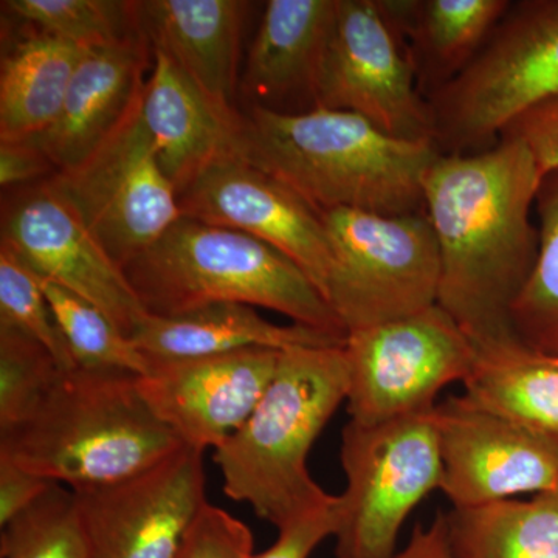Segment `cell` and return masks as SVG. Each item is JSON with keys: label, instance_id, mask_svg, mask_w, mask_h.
I'll return each mask as SVG.
<instances>
[{"label": "cell", "instance_id": "1", "mask_svg": "<svg viewBox=\"0 0 558 558\" xmlns=\"http://www.w3.org/2000/svg\"><path fill=\"white\" fill-rule=\"evenodd\" d=\"M542 172L519 138L442 154L424 179V209L438 241L442 307L488 352L521 343L512 306L534 269L538 227L531 220Z\"/></svg>", "mask_w": 558, "mask_h": 558}, {"label": "cell", "instance_id": "2", "mask_svg": "<svg viewBox=\"0 0 558 558\" xmlns=\"http://www.w3.org/2000/svg\"><path fill=\"white\" fill-rule=\"evenodd\" d=\"M238 154L319 215L339 208L409 215L424 209V179L440 150L433 142L391 137L344 110L248 106Z\"/></svg>", "mask_w": 558, "mask_h": 558}, {"label": "cell", "instance_id": "3", "mask_svg": "<svg viewBox=\"0 0 558 558\" xmlns=\"http://www.w3.org/2000/svg\"><path fill=\"white\" fill-rule=\"evenodd\" d=\"M182 447L137 376L112 371H62L33 416L0 432V458L73 492L134 478Z\"/></svg>", "mask_w": 558, "mask_h": 558}, {"label": "cell", "instance_id": "4", "mask_svg": "<svg viewBox=\"0 0 558 558\" xmlns=\"http://www.w3.org/2000/svg\"><path fill=\"white\" fill-rule=\"evenodd\" d=\"M344 347V344H343ZM343 347L293 348L242 427L213 451L223 492L277 527L332 505L307 469L312 446L341 403L349 369Z\"/></svg>", "mask_w": 558, "mask_h": 558}, {"label": "cell", "instance_id": "5", "mask_svg": "<svg viewBox=\"0 0 558 558\" xmlns=\"http://www.w3.org/2000/svg\"><path fill=\"white\" fill-rule=\"evenodd\" d=\"M123 270L143 307L156 317L238 303L348 336L317 286L292 259L242 231L182 216Z\"/></svg>", "mask_w": 558, "mask_h": 558}, {"label": "cell", "instance_id": "6", "mask_svg": "<svg viewBox=\"0 0 558 558\" xmlns=\"http://www.w3.org/2000/svg\"><path fill=\"white\" fill-rule=\"evenodd\" d=\"M558 100V0L510 2L475 60L429 95L442 154L478 153L529 110Z\"/></svg>", "mask_w": 558, "mask_h": 558}, {"label": "cell", "instance_id": "7", "mask_svg": "<svg viewBox=\"0 0 558 558\" xmlns=\"http://www.w3.org/2000/svg\"><path fill=\"white\" fill-rule=\"evenodd\" d=\"M333 267L326 300L347 333L438 304V241L425 209L380 215L339 208L322 213Z\"/></svg>", "mask_w": 558, "mask_h": 558}, {"label": "cell", "instance_id": "8", "mask_svg": "<svg viewBox=\"0 0 558 558\" xmlns=\"http://www.w3.org/2000/svg\"><path fill=\"white\" fill-rule=\"evenodd\" d=\"M435 409L343 428L347 490L339 495L337 557L396 556L402 524L442 481Z\"/></svg>", "mask_w": 558, "mask_h": 558}, {"label": "cell", "instance_id": "9", "mask_svg": "<svg viewBox=\"0 0 558 558\" xmlns=\"http://www.w3.org/2000/svg\"><path fill=\"white\" fill-rule=\"evenodd\" d=\"M343 348L348 413L362 425L435 409L439 392L468 379L478 359L475 344L438 304L349 332Z\"/></svg>", "mask_w": 558, "mask_h": 558}, {"label": "cell", "instance_id": "10", "mask_svg": "<svg viewBox=\"0 0 558 558\" xmlns=\"http://www.w3.org/2000/svg\"><path fill=\"white\" fill-rule=\"evenodd\" d=\"M138 102L94 156L47 179L121 269L182 218L178 190L161 170Z\"/></svg>", "mask_w": 558, "mask_h": 558}, {"label": "cell", "instance_id": "11", "mask_svg": "<svg viewBox=\"0 0 558 558\" xmlns=\"http://www.w3.org/2000/svg\"><path fill=\"white\" fill-rule=\"evenodd\" d=\"M379 0H337L317 108L357 113L391 137L435 142V117Z\"/></svg>", "mask_w": 558, "mask_h": 558}, {"label": "cell", "instance_id": "12", "mask_svg": "<svg viewBox=\"0 0 558 558\" xmlns=\"http://www.w3.org/2000/svg\"><path fill=\"white\" fill-rule=\"evenodd\" d=\"M0 245L13 252L36 277L105 312L130 339L149 315L120 264L47 179L5 208Z\"/></svg>", "mask_w": 558, "mask_h": 558}, {"label": "cell", "instance_id": "13", "mask_svg": "<svg viewBox=\"0 0 558 558\" xmlns=\"http://www.w3.org/2000/svg\"><path fill=\"white\" fill-rule=\"evenodd\" d=\"M204 453L189 447L112 486L73 492L89 558H175L207 505Z\"/></svg>", "mask_w": 558, "mask_h": 558}, {"label": "cell", "instance_id": "14", "mask_svg": "<svg viewBox=\"0 0 558 558\" xmlns=\"http://www.w3.org/2000/svg\"><path fill=\"white\" fill-rule=\"evenodd\" d=\"M442 481L454 509L558 487V440L473 405L464 396L435 409Z\"/></svg>", "mask_w": 558, "mask_h": 558}, {"label": "cell", "instance_id": "15", "mask_svg": "<svg viewBox=\"0 0 558 558\" xmlns=\"http://www.w3.org/2000/svg\"><path fill=\"white\" fill-rule=\"evenodd\" d=\"M282 351L253 348L194 359H150L140 395L191 450L215 451L242 427L278 369Z\"/></svg>", "mask_w": 558, "mask_h": 558}, {"label": "cell", "instance_id": "16", "mask_svg": "<svg viewBox=\"0 0 558 558\" xmlns=\"http://www.w3.org/2000/svg\"><path fill=\"white\" fill-rule=\"evenodd\" d=\"M182 216L266 242L292 259L326 299L332 245L322 215L240 156L211 165L180 193ZM328 301V300H326Z\"/></svg>", "mask_w": 558, "mask_h": 558}, {"label": "cell", "instance_id": "17", "mask_svg": "<svg viewBox=\"0 0 558 558\" xmlns=\"http://www.w3.org/2000/svg\"><path fill=\"white\" fill-rule=\"evenodd\" d=\"M150 50L143 31L113 46L84 50L60 116L32 138L57 172L83 165L130 116L145 87Z\"/></svg>", "mask_w": 558, "mask_h": 558}, {"label": "cell", "instance_id": "18", "mask_svg": "<svg viewBox=\"0 0 558 558\" xmlns=\"http://www.w3.org/2000/svg\"><path fill=\"white\" fill-rule=\"evenodd\" d=\"M138 102L161 170L183 193L211 165L240 156L241 112L220 108L161 50Z\"/></svg>", "mask_w": 558, "mask_h": 558}, {"label": "cell", "instance_id": "19", "mask_svg": "<svg viewBox=\"0 0 558 558\" xmlns=\"http://www.w3.org/2000/svg\"><path fill=\"white\" fill-rule=\"evenodd\" d=\"M337 0H270L250 46L241 89L250 106L282 113L317 108Z\"/></svg>", "mask_w": 558, "mask_h": 558}, {"label": "cell", "instance_id": "20", "mask_svg": "<svg viewBox=\"0 0 558 558\" xmlns=\"http://www.w3.org/2000/svg\"><path fill=\"white\" fill-rule=\"evenodd\" d=\"M250 3L241 0L135 2L150 47L167 53L220 108L238 110L242 25Z\"/></svg>", "mask_w": 558, "mask_h": 558}, {"label": "cell", "instance_id": "21", "mask_svg": "<svg viewBox=\"0 0 558 558\" xmlns=\"http://www.w3.org/2000/svg\"><path fill=\"white\" fill-rule=\"evenodd\" d=\"M131 340L148 357L194 359L253 348L343 347L347 337L295 323L277 325L247 304L216 303L171 317L148 315Z\"/></svg>", "mask_w": 558, "mask_h": 558}, {"label": "cell", "instance_id": "22", "mask_svg": "<svg viewBox=\"0 0 558 558\" xmlns=\"http://www.w3.org/2000/svg\"><path fill=\"white\" fill-rule=\"evenodd\" d=\"M428 97L457 78L509 10V0H379Z\"/></svg>", "mask_w": 558, "mask_h": 558}, {"label": "cell", "instance_id": "23", "mask_svg": "<svg viewBox=\"0 0 558 558\" xmlns=\"http://www.w3.org/2000/svg\"><path fill=\"white\" fill-rule=\"evenodd\" d=\"M84 50L36 32L17 40L0 65V142L39 137L60 116Z\"/></svg>", "mask_w": 558, "mask_h": 558}, {"label": "cell", "instance_id": "24", "mask_svg": "<svg viewBox=\"0 0 558 558\" xmlns=\"http://www.w3.org/2000/svg\"><path fill=\"white\" fill-rule=\"evenodd\" d=\"M473 405L558 440V368L523 343L478 352L462 381Z\"/></svg>", "mask_w": 558, "mask_h": 558}, {"label": "cell", "instance_id": "25", "mask_svg": "<svg viewBox=\"0 0 558 558\" xmlns=\"http://www.w3.org/2000/svg\"><path fill=\"white\" fill-rule=\"evenodd\" d=\"M454 558H558V487L446 515Z\"/></svg>", "mask_w": 558, "mask_h": 558}, {"label": "cell", "instance_id": "26", "mask_svg": "<svg viewBox=\"0 0 558 558\" xmlns=\"http://www.w3.org/2000/svg\"><path fill=\"white\" fill-rule=\"evenodd\" d=\"M534 208L537 258L510 317L524 347L545 357H558V170L542 175Z\"/></svg>", "mask_w": 558, "mask_h": 558}, {"label": "cell", "instance_id": "27", "mask_svg": "<svg viewBox=\"0 0 558 558\" xmlns=\"http://www.w3.org/2000/svg\"><path fill=\"white\" fill-rule=\"evenodd\" d=\"M40 279V278H39ZM76 368L142 377L150 359L101 310L70 290L40 279Z\"/></svg>", "mask_w": 558, "mask_h": 558}, {"label": "cell", "instance_id": "28", "mask_svg": "<svg viewBox=\"0 0 558 558\" xmlns=\"http://www.w3.org/2000/svg\"><path fill=\"white\" fill-rule=\"evenodd\" d=\"M3 9L36 31L83 50L113 46L142 32L135 2L117 0H7Z\"/></svg>", "mask_w": 558, "mask_h": 558}, {"label": "cell", "instance_id": "29", "mask_svg": "<svg viewBox=\"0 0 558 558\" xmlns=\"http://www.w3.org/2000/svg\"><path fill=\"white\" fill-rule=\"evenodd\" d=\"M2 558H89L73 490L53 484L47 494L2 527Z\"/></svg>", "mask_w": 558, "mask_h": 558}, {"label": "cell", "instance_id": "30", "mask_svg": "<svg viewBox=\"0 0 558 558\" xmlns=\"http://www.w3.org/2000/svg\"><path fill=\"white\" fill-rule=\"evenodd\" d=\"M61 373L43 344L21 330L0 325V432L33 416Z\"/></svg>", "mask_w": 558, "mask_h": 558}, {"label": "cell", "instance_id": "31", "mask_svg": "<svg viewBox=\"0 0 558 558\" xmlns=\"http://www.w3.org/2000/svg\"><path fill=\"white\" fill-rule=\"evenodd\" d=\"M0 325L43 344L61 371L76 369L40 279L13 252L0 245Z\"/></svg>", "mask_w": 558, "mask_h": 558}, {"label": "cell", "instance_id": "32", "mask_svg": "<svg viewBox=\"0 0 558 558\" xmlns=\"http://www.w3.org/2000/svg\"><path fill=\"white\" fill-rule=\"evenodd\" d=\"M253 554L247 524L207 502L191 524L175 558H252Z\"/></svg>", "mask_w": 558, "mask_h": 558}, {"label": "cell", "instance_id": "33", "mask_svg": "<svg viewBox=\"0 0 558 558\" xmlns=\"http://www.w3.org/2000/svg\"><path fill=\"white\" fill-rule=\"evenodd\" d=\"M339 529V497L332 505L314 510L278 527L277 542L252 558H310L314 549Z\"/></svg>", "mask_w": 558, "mask_h": 558}, {"label": "cell", "instance_id": "34", "mask_svg": "<svg viewBox=\"0 0 558 558\" xmlns=\"http://www.w3.org/2000/svg\"><path fill=\"white\" fill-rule=\"evenodd\" d=\"M501 137L523 142L537 161L542 175L558 170V100L529 110L506 128Z\"/></svg>", "mask_w": 558, "mask_h": 558}, {"label": "cell", "instance_id": "35", "mask_svg": "<svg viewBox=\"0 0 558 558\" xmlns=\"http://www.w3.org/2000/svg\"><path fill=\"white\" fill-rule=\"evenodd\" d=\"M53 484L0 458V527L27 512Z\"/></svg>", "mask_w": 558, "mask_h": 558}, {"label": "cell", "instance_id": "36", "mask_svg": "<svg viewBox=\"0 0 558 558\" xmlns=\"http://www.w3.org/2000/svg\"><path fill=\"white\" fill-rule=\"evenodd\" d=\"M54 172L57 168L33 140L0 142V185L3 190Z\"/></svg>", "mask_w": 558, "mask_h": 558}, {"label": "cell", "instance_id": "37", "mask_svg": "<svg viewBox=\"0 0 558 558\" xmlns=\"http://www.w3.org/2000/svg\"><path fill=\"white\" fill-rule=\"evenodd\" d=\"M392 558H454L450 548L446 515L439 513L427 527L417 524L407 548Z\"/></svg>", "mask_w": 558, "mask_h": 558}, {"label": "cell", "instance_id": "38", "mask_svg": "<svg viewBox=\"0 0 558 558\" xmlns=\"http://www.w3.org/2000/svg\"><path fill=\"white\" fill-rule=\"evenodd\" d=\"M549 359L553 360L554 365H556L558 368V357H549Z\"/></svg>", "mask_w": 558, "mask_h": 558}]
</instances>
